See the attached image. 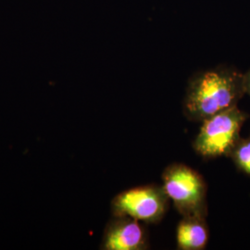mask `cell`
I'll return each mask as SVG.
<instances>
[{"instance_id":"obj_1","label":"cell","mask_w":250,"mask_h":250,"mask_svg":"<svg viewBox=\"0 0 250 250\" xmlns=\"http://www.w3.org/2000/svg\"><path fill=\"white\" fill-rule=\"evenodd\" d=\"M246 94L245 75L232 67L221 66L195 74L188 83L183 103L189 121L203 122L237 103Z\"/></svg>"},{"instance_id":"obj_2","label":"cell","mask_w":250,"mask_h":250,"mask_svg":"<svg viewBox=\"0 0 250 250\" xmlns=\"http://www.w3.org/2000/svg\"><path fill=\"white\" fill-rule=\"evenodd\" d=\"M248 114L233 106L202 122L199 133L193 143L197 154L205 159L229 156L240 139V131Z\"/></svg>"},{"instance_id":"obj_3","label":"cell","mask_w":250,"mask_h":250,"mask_svg":"<svg viewBox=\"0 0 250 250\" xmlns=\"http://www.w3.org/2000/svg\"><path fill=\"white\" fill-rule=\"evenodd\" d=\"M163 188L182 216L208 214L203 176L183 163H172L162 173Z\"/></svg>"},{"instance_id":"obj_4","label":"cell","mask_w":250,"mask_h":250,"mask_svg":"<svg viewBox=\"0 0 250 250\" xmlns=\"http://www.w3.org/2000/svg\"><path fill=\"white\" fill-rule=\"evenodd\" d=\"M170 198L162 186L147 185L125 190L113 201L114 213L139 222L159 223L168 209Z\"/></svg>"},{"instance_id":"obj_5","label":"cell","mask_w":250,"mask_h":250,"mask_svg":"<svg viewBox=\"0 0 250 250\" xmlns=\"http://www.w3.org/2000/svg\"><path fill=\"white\" fill-rule=\"evenodd\" d=\"M119 218L107 231L104 248L107 250H147L146 233L140 222L128 216Z\"/></svg>"},{"instance_id":"obj_6","label":"cell","mask_w":250,"mask_h":250,"mask_svg":"<svg viewBox=\"0 0 250 250\" xmlns=\"http://www.w3.org/2000/svg\"><path fill=\"white\" fill-rule=\"evenodd\" d=\"M207 215L191 214L183 216L176 231L177 248L180 250H202L209 238Z\"/></svg>"},{"instance_id":"obj_7","label":"cell","mask_w":250,"mask_h":250,"mask_svg":"<svg viewBox=\"0 0 250 250\" xmlns=\"http://www.w3.org/2000/svg\"><path fill=\"white\" fill-rule=\"evenodd\" d=\"M229 156L240 170L250 175V137L248 139L240 138Z\"/></svg>"},{"instance_id":"obj_8","label":"cell","mask_w":250,"mask_h":250,"mask_svg":"<svg viewBox=\"0 0 250 250\" xmlns=\"http://www.w3.org/2000/svg\"><path fill=\"white\" fill-rule=\"evenodd\" d=\"M245 75V90L246 93L250 96V70L244 73Z\"/></svg>"}]
</instances>
